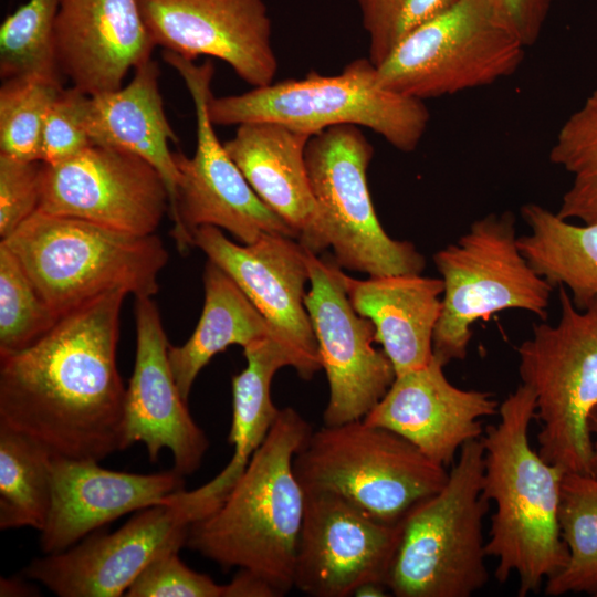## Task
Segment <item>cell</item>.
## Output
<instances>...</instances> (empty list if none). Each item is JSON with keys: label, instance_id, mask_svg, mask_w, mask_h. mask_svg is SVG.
<instances>
[{"label": "cell", "instance_id": "1", "mask_svg": "<svg viewBox=\"0 0 597 597\" xmlns=\"http://www.w3.org/2000/svg\"><path fill=\"white\" fill-rule=\"evenodd\" d=\"M126 295L106 292L0 356V423L52 455L98 462L126 449V388L116 363Z\"/></svg>", "mask_w": 597, "mask_h": 597}, {"label": "cell", "instance_id": "2", "mask_svg": "<svg viewBox=\"0 0 597 597\" xmlns=\"http://www.w3.org/2000/svg\"><path fill=\"white\" fill-rule=\"evenodd\" d=\"M535 395L521 384L499 406V421L484 429L482 491L495 505L485 551L496 558L495 578L519 579L517 595L536 593L567 563L559 528L564 472L530 443Z\"/></svg>", "mask_w": 597, "mask_h": 597}, {"label": "cell", "instance_id": "3", "mask_svg": "<svg viewBox=\"0 0 597 597\" xmlns=\"http://www.w3.org/2000/svg\"><path fill=\"white\" fill-rule=\"evenodd\" d=\"M312 431L295 409H281L226 500L190 526L186 546L224 569L258 575L279 596L287 594L306 496L293 460Z\"/></svg>", "mask_w": 597, "mask_h": 597}, {"label": "cell", "instance_id": "4", "mask_svg": "<svg viewBox=\"0 0 597 597\" xmlns=\"http://www.w3.org/2000/svg\"><path fill=\"white\" fill-rule=\"evenodd\" d=\"M57 318L114 290L153 297L168 251L138 235L91 221L36 211L1 240Z\"/></svg>", "mask_w": 597, "mask_h": 597}, {"label": "cell", "instance_id": "5", "mask_svg": "<svg viewBox=\"0 0 597 597\" xmlns=\"http://www.w3.org/2000/svg\"><path fill=\"white\" fill-rule=\"evenodd\" d=\"M482 440L467 442L443 488L400 522L399 542L386 579L397 597H470L489 580L483 520Z\"/></svg>", "mask_w": 597, "mask_h": 597}, {"label": "cell", "instance_id": "6", "mask_svg": "<svg viewBox=\"0 0 597 597\" xmlns=\"http://www.w3.org/2000/svg\"><path fill=\"white\" fill-rule=\"evenodd\" d=\"M208 114L213 125L273 122L311 136L338 125L367 127L405 153L417 148L430 119L423 101L383 87L368 57L335 75L311 72L241 94L211 95Z\"/></svg>", "mask_w": 597, "mask_h": 597}, {"label": "cell", "instance_id": "7", "mask_svg": "<svg viewBox=\"0 0 597 597\" xmlns=\"http://www.w3.org/2000/svg\"><path fill=\"white\" fill-rule=\"evenodd\" d=\"M293 470L305 492L334 493L389 525H398L449 476L410 441L363 419L312 431Z\"/></svg>", "mask_w": 597, "mask_h": 597}, {"label": "cell", "instance_id": "8", "mask_svg": "<svg viewBox=\"0 0 597 597\" xmlns=\"http://www.w3.org/2000/svg\"><path fill=\"white\" fill-rule=\"evenodd\" d=\"M517 239L514 213H489L434 253L443 294L432 349L444 366L467 357L472 326L492 314L523 310L546 320L554 286L531 266Z\"/></svg>", "mask_w": 597, "mask_h": 597}, {"label": "cell", "instance_id": "9", "mask_svg": "<svg viewBox=\"0 0 597 597\" xmlns=\"http://www.w3.org/2000/svg\"><path fill=\"white\" fill-rule=\"evenodd\" d=\"M557 324H534L517 347L521 384L535 395L540 455L564 472L593 474L589 418L597 407V301L585 308L558 287Z\"/></svg>", "mask_w": 597, "mask_h": 597}, {"label": "cell", "instance_id": "10", "mask_svg": "<svg viewBox=\"0 0 597 597\" xmlns=\"http://www.w3.org/2000/svg\"><path fill=\"white\" fill-rule=\"evenodd\" d=\"M525 48L491 0H460L404 38L377 80L421 101L452 95L511 76Z\"/></svg>", "mask_w": 597, "mask_h": 597}, {"label": "cell", "instance_id": "11", "mask_svg": "<svg viewBox=\"0 0 597 597\" xmlns=\"http://www.w3.org/2000/svg\"><path fill=\"white\" fill-rule=\"evenodd\" d=\"M164 60L174 67L192 98L197 123V145L192 157L174 151L178 181L170 208V234L180 253L193 247V233L203 226L227 230L243 244L264 234H282L297 240L291 227L270 209L251 188L220 143L208 114L214 69L210 60H192L164 50Z\"/></svg>", "mask_w": 597, "mask_h": 597}, {"label": "cell", "instance_id": "12", "mask_svg": "<svg viewBox=\"0 0 597 597\" xmlns=\"http://www.w3.org/2000/svg\"><path fill=\"white\" fill-rule=\"evenodd\" d=\"M373 155L355 125L329 127L306 145V169L334 259L369 276L422 273L425 256L413 243L389 237L375 212L367 182Z\"/></svg>", "mask_w": 597, "mask_h": 597}, {"label": "cell", "instance_id": "13", "mask_svg": "<svg viewBox=\"0 0 597 597\" xmlns=\"http://www.w3.org/2000/svg\"><path fill=\"white\" fill-rule=\"evenodd\" d=\"M180 491L138 511L113 533L90 534L65 551L34 558L24 576L60 597L125 596L153 559L186 545L190 526L200 520Z\"/></svg>", "mask_w": 597, "mask_h": 597}, {"label": "cell", "instance_id": "14", "mask_svg": "<svg viewBox=\"0 0 597 597\" xmlns=\"http://www.w3.org/2000/svg\"><path fill=\"white\" fill-rule=\"evenodd\" d=\"M310 291L305 295L329 398L325 426L363 419L386 394L396 373L385 352L374 347L375 327L353 307L335 259L307 249Z\"/></svg>", "mask_w": 597, "mask_h": 597}, {"label": "cell", "instance_id": "15", "mask_svg": "<svg viewBox=\"0 0 597 597\" xmlns=\"http://www.w3.org/2000/svg\"><path fill=\"white\" fill-rule=\"evenodd\" d=\"M169 208L160 174L132 153L92 144L57 165L43 164L38 211L148 235Z\"/></svg>", "mask_w": 597, "mask_h": 597}, {"label": "cell", "instance_id": "16", "mask_svg": "<svg viewBox=\"0 0 597 597\" xmlns=\"http://www.w3.org/2000/svg\"><path fill=\"white\" fill-rule=\"evenodd\" d=\"M193 247L221 268L262 314L272 336L290 352L298 376L313 378L322 364L304 302L307 248L282 234H264L239 245L212 226L195 231Z\"/></svg>", "mask_w": 597, "mask_h": 597}, {"label": "cell", "instance_id": "17", "mask_svg": "<svg viewBox=\"0 0 597 597\" xmlns=\"http://www.w3.org/2000/svg\"><path fill=\"white\" fill-rule=\"evenodd\" d=\"M294 587L313 597H347L365 583L386 579L400 523L368 516L329 492H305Z\"/></svg>", "mask_w": 597, "mask_h": 597}, {"label": "cell", "instance_id": "18", "mask_svg": "<svg viewBox=\"0 0 597 597\" xmlns=\"http://www.w3.org/2000/svg\"><path fill=\"white\" fill-rule=\"evenodd\" d=\"M156 44L188 60L217 57L253 87L273 83L277 60L264 0H137Z\"/></svg>", "mask_w": 597, "mask_h": 597}, {"label": "cell", "instance_id": "19", "mask_svg": "<svg viewBox=\"0 0 597 597\" xmlns=\"http://www.w3.org/2000/svg\"><path fill=\"white\" fill-rule=\"evenodd\" d=\"M136 355L125 398V448L146 447L156 462L163 449L171 452L172 469L182 476L196 472L209 448L192 419L170 368L169 343L151 297L135 303Z\"/></svg>", "mask_w": 597, "mask_h": 597}, {"label": "cell", "instance_id": "20", "mask_svg": "<svg viewBox=\"0 0 597 597\" xmlns=\"http://www.w3.org/2000/svg\"><path fill=\"white\" fill-rule=\"evenodd\" d=\"M443 368L433 356L426 366L397 375L363 420L398 433L447 468L467 442L481 438L482 419L498 415L500 405L488 391L454 386Z\"/></svg>", "mask_w": 597, "mask_h": 597}, {"label": "cell", "instance_id": "21", "mask_svg": "<svg viewBox=\"0 0 597 597\" xmlns=\"http://www.w3.org/2000/svg\"><path fill=\"white\" fill-rule=\"evenodd\" d=\"M174 469L137 474L102 468L97 461L51 457V504L40 548L60 553L118 517L163 504L184 490Z\"/></svg>", "mask_w": 597, "mask_h": 597}, {"label": "cell", "instance_id": "22", "mask_svg": "<svg viewBox=\"0 0 597 597\" xmlns=\"http://www.w3.org/2000/svg\"><path fill=\"white\" fill-rule=\"evenodd\" d=\"M155 46L137 0H60L59 67L90 96L122 87L128 71L151 59Z\"/></svg>", "mask_w": 597, "mask_h": 597}, {"label": "cell", "instance_id": "23", "mask_svg": "<svg viewBox=\"0 0 597 597\" xmlns=\"http://www.w3.org/2000/svg\"><path fill=\"white\" fill-rule=\"evenodd\" d=\"M311 135L273 122L238 125L224 148L259 198L318 254L328 241L305 164Z\"/></svg>", "mask_w": 597, "mask_h": 597}, {"label": "cell", "instance_id": "24", "mask_svg": "<svg viewBox=\"0 0 597 597\" xmlns=\"http://www.w3.org/2000/svg\"><path fill=\"white\" fill-rule=\"evenodd\" d=\"M354 310L375 327V342L391 362L396 376L426 366L443 294L441 277L394 274L354 279L343 272Z\"/></svg>", "mask_w": 597, "mask_h": 597}, {"label": "cell", "instance_id": "25", "mask_svg": "<svg viewBox=\"0 0 597 597\" xmlns=\"http://www.w3.org/2000/svg\"><path fill=\"white\" fill-rule=\"evenodd\" d=\"M159 75L158 64L149 59L134 70L127 85L90 96L85 123L93 144L132 153L150 164L168 188L171 208L178 170L169 143L178 137L165 113Z\"/></svg>", "mask_w": 597, "mask_h": 597}, {"label": "cell", "instance_id": "26", "mask_svg": "<svg viewBox=\"0 0 597 597\" xmlns=\"http://www.w3.org/2000/svg\"><path fill=\"white\" fill-rule=\"evenodd\" d=\"M243 355L247 366L232 378V423L228 442L233 446V454L220 473L195 489L196 494L213 507L226 500L280 413L271 397L275 373L284 366L293 367L290 352L272 335L245 346Z\"/></svg>", "mask_w": 597, "mask_h": 597}, {"label": "cell", "instance_id": "27", "mask_svg": "<svg viewBox=\"0 0 597 597\" xmlns=\"http://www.w3.org/2000/svg\"><path fill=\"white\" fill-rule=\"evenodd\" d=\"M205 304L191 336L180 346L169 345L168 357L185 401L201 369L231 345L243 348L272 335L271 328L235 282L208 260L203 272Z\"/></svg>", "mask_w": 597, "mask_h": 597}, {"label": "cell", "instance_id": "28", "mask_svg": "<svg viewBox=\"0 0 597 597\" xmlns=\"http://www.w3.org/2000/svg\"><path fill=\"white\" fill-rule=\"evenodd\" d=\"M528 233L519 247L552 286H563L578 308L597 301V222L574 224L541 205L521 208Z\"/></svg>", "mask_w": 597, "mask_h": 597}, {"label": "cell", "instance_id": "29", "mask_svg": "<svg viewBox=\"0 0 597 597\" xmlns=\"http://www.w3.org/2000/svg\"><path fill=\"white\" fill-rule=\"evenodd\" d=\"M51 452L0 423V528L42 531L51 504Z\"/></svg>", "mask_w": 597, "mask_h": 597}, {"label": "cell", "instance_id": "30", "mask_svg": "<svg viewBox=\"0 0 597 597\" xmlns=\"http://www.w3.org/2000/svg\"><path fill=\"white\" fill-rule=\"evenodd\" d=\"M559 528L568 551L566 565L545 582L547 596L597 593V476L566 472L559 503Z\"/></svg>", "mask_w": 597, "mask_h": 597}, {"label": "cell", "instance_id": "31", "mask_svg": "<svg viewBox=\"0 0 597 597\" xmlns=\"http://www.w3.org/2000/svg\"><path fill=\"white\" fill-rule=\"evenodd\" d=\"M549 160L572 176L557 216L597 222V90L561 126Z\"/></svg>", "mask_w": 597, "mask_h": 597}, {"label": "cell", "instance_id": "32", "mask_svg": "<svg viewBox=\"0 0 597 597\" xmlns=\"http://www.w3.org/2000/svg\"><path fill=\"white\" fill-rule=\"evenodd\" d=\"M60 0H28L0 27L2 80L38 75L61 80L55 49Z\"/></svg>", "mask_w": 597, "mask_h": 597}, {"label": "cell", "instance_id": "33", "mask_svg": "<svg viewBox=\"0 0 597 597\" xmlns=\"http://www.w3.org/2000/svg\"><path fill=\"white\" fill-rule=\"evenodd\" d=\"M62 90L61 80L38 75L3 80L0 88V154L40 161L43 124Z\"/></svg>", "mask_w": 597, "mask_h": 597}, {"label": "cell", "instance_id": "34", "mask_svg": "<svg viewBox=\"0 0 597 597\" xmlns=\"http://www.w3.org/2000/svg\"><path fill=\"white\" fill-rule=\"evenodd\" d=\"M59 320L14 254L0 242V356L31 345Z\"/></svg>", "mask_w": 597, "mask_h": 597}, {"label": "cell", "instance_id": "35", "mask_svg": "<svg viewBox=\"0 0 597 597\" xmlns=\"http://www.w3.org/2000/svg\"><path fill=\"white\" fill-rule=\"evenodd\" d=\"M460 0H357L369 39L368 59L379 66L410 32Z\"/></svg>", "mask_w": 597, "mask_h": 597}, {"label": "cell", "instance_id": "36", "mask_svg": "<svg viewBox=\"0 0 597 597\" xmlns=\"http://www.w3.org/2000/svg\"><path fill=\"white\" fill-rule=\"evenodd\" d=\"M90 95L71 86L59 93L45 117L40 145V161L57 165L93 143L86 129Z\"/></svg>", "mask_w": 597, "mask_h": 597}, {"label": "cell", "instance_id": "37", "mask_svg": "<svg viewBox=\"0 0 597 597\" xmlns=\"http://www.w3.org/2000/svg\"><path fill=\"white\" fill-rule=\"evenodd\" d=\"M127 597H227V584H217L189 568L178 552L153 559L135 578Z\"/></svg>", "mask_w": 597, "mask_h": 597}, {"label": "cell", "instance_id": "38", "mask_svg": "<svg viewBox=\"0 0 597 597\" xmlns=\"http://www.w3.org/2000/svg\"><path fill=\"white\" fill-rule=\"evenodd\" d=\"M43 163L0 154V239L11 235L38 210Z\"/></svg>", "mask_w": 597, "mask_h": 597}, {"label": "cell", "instance_id": "39", "mask_svg": "<svg viewBox=\"0 0 597 597\" xmlns=\"http://www.w3.org/2000/svg\"><path fill=\"white\" fill-rule=\"evenodd\" d=\"M527 48L540 38L554 0H491Z\"/></svg>", "mask_w": 597, "mask_h": 597}, {"label": "cell", "instance_id": "40", "mask_svg": "<svg viewBox=\"0 0 597 597\" xmlns=\"http://www.w3.org/2000/svg\"><path fill=\"white\" fill-rule=\"evenodd\" d=\"M227 597H279V594L263 578L240 569L227 584Z\"/></svg>", "mask_w": 597, "mask_h": 597}, {"label": "cell", "instance_id": "41", "mask_svg": "<svg viewBox=\"0 0 597 597\" xmlns=\"http://www.w3.org/2000/svg\"><path fill=\"white\" fill-rule=\"evenodd\" d=\"M32 589L17 578H1L0 596H30Z\"/></svg>", "mask_w": 597, "mask_h": 597}, {"label": "cell", "instance_id": "42", "mask_svg": "<svg viewBox=\"0 0 597 597\" xmlns=\"http://www.w3.org/2000/svg\"><path fill=\"white\" fill-rule=\"evenodd\" d=\"M389 589L380 582H368L359 586L353 594L356 597H381L387 596ZM390 593V591H389Z\"/></svg>", "mask_w": 597, "mask_h": 597}, {"label": "cell", "instance_id": "43", "mask_svg": "<svg viewBox=\"0 0 597 597\" xmlns=\"http://www.w3.org/2000/svg\"><path fill=\"white\" fill-rule=\"evenodd\" d=\"M589 432L593 440L591 471L597 476V407L593 410L589 418Z\"/></svg>", "mask_w": 597, "mask_h": 597}, {"label": "cell", "instance_id": "44", "mask_svg": "<svg viewBox=\"0 0 597 597\" xmlns=\"http://www.w3.org/2000/svg\"><path fill=\"white\" fill-rule=\"evenodd\" d=\"M595 596H597V593L595 594Z\"/></svg>", "mask_w": 597, "mask_h": 597}]
</instances>
